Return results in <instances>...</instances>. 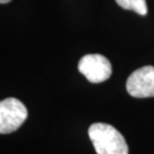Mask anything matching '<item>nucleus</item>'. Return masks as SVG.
<instances>
[{"mask_svg":"<svg viewBox=\"0 0 154 154\" xmlns=\"http://www.w3.org/2000/svg\"><path fill=\"white\" fill-rule=\"evenodd\" d=\"M88 135L97 154H128V145L123 135L107 123H93Z\"/></svg>","mask_w":154,"mask_h":154,"instance_id":"nucleus-1","label":"nucleus"},{"mask_svg":"<svg viewBox=\"0 0 154 154\" xmlns=\"http://www.w3.org/2000/svg\"><path fill=\"white\" fill-rule=\"evenodd\" d=\"M28 111L20 100L9 97L0 102V133L9 134L25 121Z\"/></svg>","mask_w":154,"mask_h":154,"instance_id":"nucleus-2","label":"nucleus"},{"mask_svg":"<svg viewBox=\"0 0 154 154\" xmlns=\"http://www.w3.org/2000/svg\"><path fill=\"white\" fill-rule=\"evenodd\" d=\"M78 70L91 83L105 81L112 73L110 61L101 54L84 55L78 62Z\"/></svg>","mask_w":154,"mask_h":154,"instance_id":"nucleus-3","label":"nucleus"},{"mask_svg":"<svg viewBox=\"0 0 154 154\" xmlns=\"http://www.w3.org/2000/svg\"><path fill=\"white\" fill-rule=\"evenodd\" d=\"M126 90L132 97H154V67L146 65L132 72L126 81Z\"/></svg>","mask_w":154,"mask_h":154,"instance_id":"nucleus-4","label":"nucleus"},{"mask_svg":"<svg viewBox=\"0 0 154 154\" xmlns=\"http://www.w3.org/2000/svg\"><path fill=\"white\" fill-rule=\"evenodd\" d=\"M120 7L127 10H132L140 15L147 14L146 0H115Z\"/></svg>","mask_w":154,"mask_h":154,"instance_id":"nucleus-5","label":"nucleus"},{"mask_svg":"<svg viewBox=\"0 0 154 154\" xmlns=\"http://www.w3.org/2000/svg\"><path fill=\"white\" fill-rule=\"evenodd\" d=\"M10 1H11V0H0V2H1L2 4H5V3H8Z\"/></svg>","mask_w":154,"mask_h":154,"instance_id":"nucleus-6","label":"nucleus"}]
</instances>
